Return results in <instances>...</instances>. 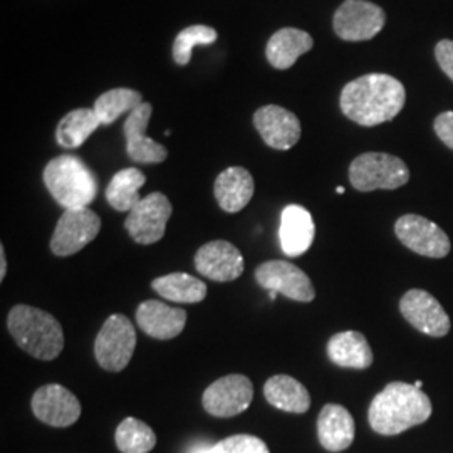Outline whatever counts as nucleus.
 Segmentation results:
<instances>
[{"label":"nucleus","mask_w":453,"mask_h":453,"mask_svg":"<svg viewBox=\"0 0 453 453\" xmlns=\"http://www.w3.org/2000/svg\"><path fill=\"white\" fill-rule=\"evenodd\" d=\"M405 86L389 74H366L348 82L341 93V111L361 127H378L403 110Z\"/></svg>","instance_id":"1"},{"label":"nucleus","mask_w":453,"mask_h":453,"mask_svg":"<svg viewBox=\"0 0 453 453\" xmlns=\"http://www.w3.org/2000/svg\"><path fill=\"white\" fill-rule=\"evenodd\" d=\"M432 415V402L415 385L402 381L389 383L372 398L368 420L380 435H400L411 426L421 425Z\"/></svg>","instance_id":"2"},{"label":"nucleus","mask_w":453,"mask_h":453,"mask_svg":"<svg viewBox=\"0 0 453 453\" xmlns=\"http://www.w3.org/2000/svg\"><path fill=\"white\" fill-rule=\"evenodd\" d=\"M7 327L17 344L37 359H56L65 348L61 324L42 309L26 304L14 306L9 312Z\"/></svg>","instance_id":"3"},{"label":"nucleus","mask_w":453,"mask_h":453,"mask_svg":"<svg viewBox=\"0 0 453 453\" xmlns=\"http://www.w3.org/2000/svg\"><path fill=\"white\" fill-rule=\"evenodd\" d=\"M44 183L52 198L65 207L84 209L97 195V180L81 158L61 155L50 160L44 170Z\"/></svg>","instance_id":"4"},{"label":"nucleus","mask_w":453,"mask_h":453,"mask_svg":"<svg viewBox=\"0 0 453 453\" xmlns=\"http://www.w3.org/2000/svg\"><path fill=\"white\" fill-rule=\"evenodd\" d=\"M410 180L405 162L388 153H363L349 166V181L357 192L396 190Z\"/></svg>","instance_id":"5"},{"label":"nucleus","mask_w":453,"mask_h":453,"mask_svg":"<svg viewBox=\"0 0 453 453\" xmlns=\"http://www.w3.org/2000/svg\"><path fill=\"white\" fill-rule=\"evenodd\" d=\"M136 348V331L123 314H113L103 324L95 342L97 365L106 372H118L130 365Z\"/></svg>","instance_id":"6"},{"label":"nucleus","mask_w":453,"mask_h":453,"mask_svg":"<svg viewBox=\"0 0 453 453\" xmlns=\"http://www.w3.org/2000/svg\"><path fill=\"white\" fill-rule=\"evenodd\" d=\"M101 230V219L89 207L65 211L50 237V250L58 257H69L93 242Z\"/></svg>","instance_id":"7"},{"label":"nucleus","mask_w":453,"mask_h":453,"mask_svg":"<svg viewBox=\"0 0 453 453\" xmlns=\"http://www.w3.org/2000/svg\"><path fill=\"white\" fill-rule=\"evenodd\" d=\"M385 22V11L368 0H344L333 17L334 33L349 42L372 39L381 33Z\"/></svg>","instance_id":"8"},{"label":"nucleus","mask_w":453,"mask_h":453,"mask_svg":"<svg viewBox=\"0 0 453 453\" xmlns=\"http://www.w3.org/2000/svg\"><path fill=\"white\" fill-rule=\"evenodd\" d=\"M172 217V203L166 195L155 192L146 195L130 211L125 220V228L131 239L142 245L162 241L166 224Z\"/></svg>","instance_id":"9"},{"label":"nucleus","mask_w":453,"mask_h":453,"mask_svg":"<svg viewBox=\"0 0 453 453\" xmlns=\"http://www.w3.org/2000/svg\"><path fill=\"white\" fill-rule=\"evenodd\" d=\"M395 234L406 249L430 259H443L449 256L452 243L449 235L432 220L408 213L396 220Z\"/></svg>","instance_id":"10"},{"label":"nucleus","mask_w":453,"mask_h":453,"mask_svg":"<svg viewBox=\"0 0 453 453\" xmlns=\"http://www.w3.org/2000/svg\"><path fill=\"white\" fill-rule=\"evenodd\" d=\"M252 381L243 374H228L205 389L202 403L211 417L232 418L243 413L252 403Z\"/></svg>","instance_id":"11"},{"label":"nucleus","mask_w":453,"mask_h":453,"mask_svg":"<svg viewBox=\"0 0 453 453\" xmlns=\"http://www.w3.org/2000/svg\"><path fill=\"white\" fill-rule=\"evenodd\" d=\"M260 288L284 294L297 303H311L316 297L312 282L304 271L288 260H269L256 269Z\"/></svg>","instance_id":"12"},{"label":"nucleus","mask_w":453,"mask_h":453,"mask_svg":"<svg viewBox=\"0 0 453 453\" xmlns=\"http://www.w3.org/2000/svg\"><path fill=\"white\" fill-rule=\"evenodd\" d=\"M400 311L408 323L423 334L441 338L450 331V318L430 292L411 289L400 301Z\"/></svg>","instance_id":"13"},{"label":"nucleus","mask_w":453,"mask_h":453,"mask_svg":"<svg viewBox=\"0 0 453 453\" xmlns=\"http://www.w3.org/2000/svg\"><path fill=\"white\" fill-rule=\"evenodd\" d=\"M34 415L49 426L65 428L81 417L80 400L61 385L41 387L33 396Z\"/></svg>","instance_id":"14"},{"label":"nucleus","mask_w":453,"mask_h":453,"mask_svg":"<svg viewBox=\"0 0 453 453\" xmlns=\"http://www.w3.org/2000/svg\"><path fill=\"white\" fill-rule=\"evenodd\" d=\"M195 269L215 282H230L243 273V257L234 243L211 241L195 254Z\"/></svg>","instance_id":"15"},{"label":"nucleus","mask_w":453,"mask_h":453,"mask_svg":"<svg viewBox=\"0 0 453 453\" xmlns=\"http://www.w3.org/2000/svg\"><path fill=\"white\" fill-rule=\"evenodd\" d=\"M254 127L262 140L274 150H291L301 138V123L296 114L282 106H262L254 114Z\"/></svg>","instance_id":"16"},{"label":"nucleus","mask_w":453,"mask_h":453,"mask_svg":"<svg viewBox=\"0 0 453 453\" xmlns=\"http://www.w3.org/2000/svg\"><path fill=\"white\" fill-rule=\"evenodd\" d=\"M153 113L150 103H142L133 110L125 121V138H127V153L134 163L153 165L166 160L168 151L165 146L146 136V128Z\"/></svg>","instance_id":"17"},{"label":"nucleus","mask_w":453,"mask_h":453,"mask_svg":"<svg viewBox=\"0 0 453 453\" xmlns=\"http://www.w3.org/2000/svg\"><path fill=\"white\" fill-rule=\"evenodd\" d=\"M136 323L150 338L173 340L185 329L187 312L153 299L138 306Z\"/></svg>","instance_id":"18"},{"label":"nucleus","mask_w":453,"mask_h":453,"mask_svg":"<svg viewBox=\"0 0 453 453\" xmlns=\"http://www.w3.org/2000/svg\"><path fill=\"white\" fill-rule=\"evenodd\" d=\"M316 235L314 220L304 207L288 205L280 215L279 241L280 249L289 257H299L308 252Z\"/></svg>","instance_id":"19"},{"label":"nucleus","mask_w":453,"mask_h":453,"mask_svg":"<svg viewBox=\"0 0 453 453\" xmlns=\"http://www.w3.org/2000/svg\"><path fill=\"white\" fill-rule=\"evenodd\" d=\"M355 420L344 406H324L318 418V437L327 452H342L351 447L355 440Z\"/></svg>","instance_id":"20"},{"label":"nucleus","mask_w":453,"mask_h":453,"mask_svg":"<svg viewBox=\"0 0 453 453\" xmlns=\"http://www.w3.org/2000/svg\"><path fill=\"white\" fill-rule=\"evenodd\" d=\"M213 194L222 211H241L254 196V179L242 166H230L215 180Z\"/></svg>","instance_id":"21"},{"label":"nucleus","mask_w":453,"mask_h":453,"mask_svg":"<svg viewBox=\"0 0 453 453\" xmlns=\"http://www.w3.org/2000/svg\"><path fill=\"white\" fill-rule=\"evenodd\" d=\"M314 46V39L311 34L294 27H284L269 39L265 56L269 65L275 69H289L296 61L309 52Z\"/></svg>","instance_id":"22"},{"label":"nucleus","mask_w":453,"mask_h":453,"mask_svg":"<svg viewBox=\"0 0 453 453\" xmlns=\"http://www.w3.org/2000/svg\"><path fill=\"white\" fill-rule=\"evenodd\" d=\"M327 357L341 368L366 370L372 365V351L357 331H342L327 341Z\"/></svg>","instance_id":"23"},{"label":"nucleus","mask_w":453,"mask_h":453,"mask_svg":"<svg viewBox=\"0 0 453 453\" xmlns=\"http://www.w3.org/2000/svg\"><path fill=\"white\" fill-rule=\"evenodd\" d=\"M264 396L271 405L288 413H306L311 406L306 387L288 374L269 378L264 385Z\"/></svg>","instance_id":"24"},{"label":"nucleus","mask_w":453,"mask_h":453,"mask_svg":"<svg viewBox=\"0 0 453 453\" xmlns=\"http://www.w3.org/2000/svg\"><path fill=\"white\" fill-rule=\"evenodd\" d=\"M151 288L165 299L180 304L202 303L207 296V284L185 273H173L158 277L151 282Z\"/></svg>","instance_id":"25"},{"label":"nucleus","mask_w":453,"mask_h":453,"mask_svg":"<svg viewBox=\"0 0 453 453\" xmlns=\"http://www.w3.org/2000/svg\"><path fill=\"white\" fill-rule=\"evenodd\" d=\"M101 127L95 108H80L65 114L56 130L58 143L73 150L80 146Z\"/></svg>","instance_id":"26"},{"label":"nucleus","mask_w":453,"mask_h":453,"mask_svg":"<svg viewBox=\"0 0 453 453\" xmlns=\"http://www.w3.org/2000/svg\"><path fill=\"white\" fill-rule=\"evenodd\" d=\"M146 177L138 168H125L114 173L106 187V200L114 211H130L142 198L140 188L145 185Z\"/></svg>","instance_id":"27"},{"label":"nucleus","mask_w":453,"mask_h":453,"mask_svg":"<svg viewBox=\"0 0 453 453\" xmlns=\"http://www.w3.org/2000/svg\"><path fill=\"white\" fill-rule=\"evenodd\" d=\"M143 103V97L128 88H116L106 91L104 95L97 97L95 103V111L101 121V125H111L123 113L130 114Z\"/></svg>","instance_id":"28"},{"label":"nucleus","mask_w":453,"mask_h":453,"mask_svg":"<svg viewBox=\"0 0 453 453\" xmlns=\"http://www.w3.org/2000/svg\"><path fill=\"white\" fill-rule=\"evenodd\" d=\"M116 445L123 453H148L157 445L155 432L138 418L128 417L116 428Z\"/></svg>","instance_id":"29"},{"label":"nucleus","mask_w":453,"mask_h":453,"mask_svg":"<svg viewBox=\"0 0 453 453\" xmlns=\"http://www.w3.org/2000/svg\"><path fill=\"white\" fill-rule=\"evenodd\" d=\"M217 41V31L209 26H190L177 35L173 42V59L179 65H187L196 46H211Z\"/></svg>","instance_id":"30"},{"label":"nucleus","mask_w":453,"mask_h":453,"mask_svg":"<svg viewBox=\"0 0 453 453\" xmlns=\"http://www.w3.org/2000/svg\"><path fill=\"white\" fill-rule=\"evenodd\" d=\"M209 453H271L265 441L254 435H234L211 445Z\"/></svg>","instance_id":"31"},{"label":"nucleus","mask_w":453,"mask_h":453,"mask_svg":"<svg viewBox=\"0 0 453 453\" xmlns=\"http://www.w3.org/2000/svg\"><path fill=\"white\" fill-rule=\"evenodd\" d=\"M435 58L441 71L453 81V41L445 39L440 41L435 48Z\"/></svg>","instance_id":"32"},{"label":"nucleus","mask_w":453,"mask_h":453,"mask_svg":"<svg viewBox=\"0 0 453 453\" xmlns=\"http://www.w3.org/2000/svg\"><path fill=\"white\" fill-rule=\"evenodd\" d=\"M434 127L438 138L453 150V111L438 114Z\"/></svg>","instance_id":"33"},{"label":"nucleus","mask_w":453,"mask_h":453,"mask_svg":"<svg viewBox=\"0 0 453 453\" xmlns=\"http://www.w3.org/2000/svg\"><path fill=\"white\" fill-rule=\"evenodd\" d=\"M5 274H7V256H5V249L2 245L0 247V280L5 279Z\"/></svg>","instance_id":"34"},{"label":"nucleus","mask_w":453,"mask_h":453,"mask_svg":"<svg viewBox=\"0 0 453 453\" xmlns=\"http://www.w3.org/2000/svg\"><path fill=\"white\" fill-rule=\"evenodd\" d=\"M211 445H207V443H202V445H196V447H194L192 450L188 453H209V450H211Z\"/></svg>","instance_id":"35"},{"label":"nucleus","mask_w":453,"mask_h":453,"mask_svg":"<svg viewBox=\"0 0 453 453\" xmlns=\"http://www.w3.org/2000/svg\"><path fill=\"white\" fill-rule=\"evenodd\" d=\"M413 385H415V388H418V389H421V387H423V383H421L420 380H418V381H415V383H413Z\"/></svg>","instance_id":"36"},{"label":"nucleus","mask_w":453,"mask_h":453,"mask_svg":"<svg viewBox=\"0 0 453 453\" xmlns=\"http://www.w3.org/2000/svg\"><path fill=\"white\" fill-rule=\"evenodd\" d=\"M336 192H338V194H344V188H342V187H338V188H336Z\"/></svg>","instance_id":"37"}]
</instances>
